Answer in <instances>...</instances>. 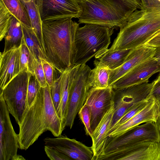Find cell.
Listing matches in <instances>:
<instances>
[{
	"mask_svg": "<svg viewBox=\"0 0 160 160\" xmlns=\"http://www.w3.org/2000/svg\"><path fill=\"white\" fill-rule=\"evenodd\" d=\"M18 126L19 148L22 150H27L47 131L55 137L62 135L66 126L57 114L48 84L41 88L32 103L27 107Z\"/></svg>",
	"mask_w": 160,
	"mask_h": 160,
	"instance_id": "obj_1",
	"label": "cell"
},
{
	"mask_svg": "<svg viewBox=\"0 0 160 160\" xmlns=\"http://www.w3.org/2000/svg\"><path fill=\"white\" fill-rule=\"evenodd\" d=\"M79 27L72 18L42 22L46 60L60 73L73 66L75 34Z\"/></svg>",
	"mask_w": 160,
	"mask_h": 160,
	"instance_id": "obj_2",
	"label": "cell"
},
{
	"mask_svg": "<svg viewBox=\"0 0 160 160\" xmlns=\"http://www.w3.org/2000/svg\"><path fill=\"white\" fill-rule=\"evenodd\" d=\"M120 29L108 51L133 49L145 45L160 32V6L136 10Z\"/></svg>",
	"mask_w": 160,
	"mask_h": 160,
	"instance_id": "obj_3",
	"label": "cell"
},
{
	"mask_svg": "<svg viewBox=\"0 0 160 160\" xmlns=\"http://www.w3.org/2000/svg\"><path fill=\"white\" fill-rule=\"evenodd\" d=\"M82 9L80 24L91 23L120 28L135 11L141 8L138 0H78Z\"/></svg>",
	"mask_w": 160,
	"mask_h": 160,
	"instance_id": "obj_4",
	"label": "cell"
},
{
	"mask_svg": "<svg viewBox=\"0 0 160 160\" xmlns=\"http://www.w3.org/2000/svg\"><path fill=\"white\" fill-rule=\"evenodd\" d=\"M114 29L91 23L79 27L75 34L72 66L86 64L93 57L101 58L108 51Z\"/></svg>",
	"mask_w": 160,
	"mask_h": 160,
	"instance_id": "obj_5",
	"label": "cell"
},
{
	"mask_svg": "<svg viewBox=\"0 0 160 160\" xmlns=\"http://www.w3.org/2000/svg\"><path fill=\"white\" fill-rule=\"evenodd\" d=\"M146 141L159 142V132L155 122H145L118 135L106 137L98 157L124 146Z\"/></svg>",
	"mask_w": 160,
	"mask_h": 160,
	"instance_id": "obj_6",
	"label": "cell"
},
{
	"mask_svg": "<svg viewBox=\"0 0 160 160\" xmlns=\"http://www.w3.org/2000/svg\"><path fill=\"white\" fill-rule=\"evenodd\" d=\"M29 73L24 71L15 77L0 92L9 113L18 125L27 107V90Z\"/></svg>",
	"mask_w": 160,
	"mask_h": 160,
	"instance_id": "obj_7",
	"label": "cell"
},
{
	"mask_svg": "<svg viewBox=\"0 0 160 160\" xmlns=\"http://www.w3.org/2000/svg\"><path fill=\"white\" fill-rule=\"evenodd\" d=\"M153 84V82H147L122 88L113 89L114 112L111 127L135 104L149 98Z\"/></svg>",
	"mask_w": 160,
	"mask_h": 160,
	"instance_id": "obj_8",
	"label": "cell"
},
{
	"mask_svg": "<svg viewBox=\"0 0 160 160\" xmlns=\"http://www.w3.org/2000/svg\"><path fill=\"white\" fill-rule=\"evenodd\" d=\"M18 134L12 125L9 113L2 94H0V160H25L17 154Z\"/></svg>",
	"mask_w": 160,
	"mask_h": 160,
	"instance_id": "obj_9",
	"label": "cell"
},
{
	"mask_svg": "<svg viewBox=\"0 0 160 160\" xmlns=\"http://www.w3.org/2000/svg\"><path fill=\"white\" fill-rule=\"evenodd\" d=\"M97 160H160V144L146 141L126 146L100 155Z\"/></svg>",
	"mask_w": 160,
	"mask_h": 160,
	"instance_id": "obj_10",
	"label": "cell"
},
{
	"mask_svg": "<svg viewBox=\"0 0 160 160\" xmlns=\"http://www.w3.org/2000/svg\"><path fill=\"white\" fill-rule=\"evenodd\" d=\"M91 69L86 64L80 65L72 83L69 93L65 125L71 129L76 117L83 106L90 90L88 79Z\"/></svg>",
	"mask_w": 160,
	"mask_h": 160,
	"instance_id": "obj_11",
	"label": "cell"
},
{
	"mask_svg": "<svg viewBox=\"0 0 160 160\" xmlns=\"http://www.w3.org/2000/svg\"><path fill=\"white\" fill-rule=\"evenodd\" d=\"M42 22L78 18L82 12L78 0H36Z\"/></svg>",
	"mask_w": 160,
	"mask_h": 160,
	"instance_id": "obj_12",
	"label": "cell"
},
{
	"mask_svg": "<svg viewBox=\"0 0 160 160\" xmlns=\"http://www.w3.org/2000/svg\"><path fill=\"white\" fill-rule=\"evenodd\" d=\"M113 90L110 87L89 90L84 104L90 109L92 132L113 103Z\"/></svg>",
	"mask_w": 160,
	"mask_h": 160,
	"instance_id": "obj_13",
	"label": "cell"
},
{
	"mask_svg": "<svg viewBox=\"0 0 160 160\" xmlns=\"http://www.w3.org/2000/svg\"><path fill=\"white\" fill-rule=\"evenodd\" d=\"M55 138L47 137L43 141L45 145L53 148L66 155L72 160H92L93 152L91 147H88L75 139L66 135Z\"/></svg>",
	"mask_w": 160,
	"mask_h": 160,
	"instance_id": "obj_14",
	"label": "cell"
},
{
	"mask_svg": "<svg viewBox=\"0 0 160 160\" xmlns=\"http://www.w3.org/2000/svg\"><path fill=\"white\" fill-rule=\"evenodd\" d=\"M158 72L160 73V63L153 57L134 67L110 87L120 89L149 82V79Z\"/></svg>",
	"mask_w": 160,
	"mask_h": 160,
	"instance_id": "obj_15",
	"label": "cell"
},
{
	"mask_svg": "<svg viewBox=\"0 0 160 160\" xmlns=\"http://www.w3.org/2000/svg\"><path fill=\"white\" fill-rule=\"evenodd\" d=\"M151 97L148 103L142 110L124 123L110 128L106 137L118 135L142 123L156 122L160 115V102Z\"/></svg>",
	"mask_w": 160,
	"mask_h": 160,
	"instance_id": "obj_16",
	"label": "cell"
},
{
	"mask_svg": "<svg viewBox=\"0 0 160 160\" xmlns=\"http://www.w3.org/2000/svg\"><path fill=\"white\" fill-rule=\"evenodd\" d=\"M155 49V47L146 45L132 49L122 65L115 69L110 70L109 86L134 67L153 57Z\"/></svg>",
	"mask_w": 160,
	"mask_h": 160,
	"instance_id": "obj_17",
	"label": "cell"
},
{
	"mask_svg": "<svg viewBox=\"0 0 160 160\" xmlns=\"http://www.w3.org/2000/svg\"><path fill=\"white\" fill-rule=\"evenodd\" d=\"M20 47L0 53V86L1 90L20 73Z\"/></svg>",
	"mask_w": 160,
	"mask_h": 160,
	"instance_id": "obj_18",
	"label": "cell"
},
{
	"mask_svg": "<svg viewBox=\"0 0 160 160\" xmlns=\"http://www.w3.org/2000/svg\"><path fill=\"white\" fill-rule=\"evenodd\" d=\"M114 112L113 102L92 132L91 137L92 141L91 147L93 153L92 160H96L98 156L103 141L111 128Z\"/></svg>",
	"mask_w": 160,
	"mask_h": 160,
	"instance_id": "obj_19",
	"label": "cell"
},
{
	"mask_svg": "<svg viewBox=\"0 0 160 160\" xmlns=\"http://www.w3.org/2000/svg\"><path fill=\"white\" fill-rule=\"evenodd\" d=\"M80 65L71 67L62 73L61 99L57 114L65 124L67 114L71 87L75 75Z\"/></svg>",
	"mask_w": 160,
	"mask_h": 160,
	"instance_id": "obj_20",
	"label": "cell"
},
{
	"mask_svg": "<svg viewBox=\"0 0 160 160\" xmlns=\"http://www.w3.org/2000/svg\"><path fill=\"white\" fill-rule=\"evenodd\" d=\"M95 67L90 70L88 77V86L92 88H103L110 86L108 80L110 69L97 59L94 61Z\"/></svg>",
	"mask_w": 160,
	"mask_h": 160,
	"instance_id": "obj_21",
	"label": "cell"
},
{
	"mask_svg": "<svg viewBox=\"0 0 160 160\" xmlns=\"http://www.w3.org/2000/svg\"><path fill=\"white\" fill-rule=\"evenodd\" d=\"M23 38L21 22L12 15L8 31L4 37L3 52L19 48Z\"/></svg>",
	"mask_w": 160,
	"mask_h": 160,
	"instance_id": "obj_22",
	"label": "cell"
},
{
	"mask_svg": "<svg viewBox=\"0 0 160 160\" xmlns=\"http://www.w3.org/2000/svg\"><path fill=\"white\" fill-rule=\"evenodd\" d=\"M30 19L32 28L35 32L44 53L41 21L36 0H20Z\"/></svg>",
	"mask_w": 160,
	"mask_h": 160,
	"instance_id": "obj_23",
	"label": "cell"
},
{
	"mask_svg": "<svg viewBox=\"0 0 160 160\" xmlns=\"http://www.w3.org/2000/svg\"><path fill=\"white\" fill-rule=\"evenodd\" d=\"M132 49H123L113 51H108L101 58L99 61L110 70L115 69L122 65Z\"/></svg>",
	"mask_w": 160,
	"mask_h": 160,
	"instance_id": "obj_24",
	"label": "cell"
},
{
	"mask_svg": "<svg viewBox=\"0 0 160 160\" xmlns=\"http://www.w3.org/2000/svg\"><path fill=\"white\" fill-rule=\"evenodd\" d=\"M23 38L29 50L35 59H46L45 56L39 41L32 28L22 23Z\"/></svg>",
	"mask_w": 160,
	"mask_h": 160,
	"instance_id": "obj_25",
	"label": "cell"
},
{
	"mask_svg": "<svg viewBox=\"0 0 160 160\" xmlns=\"http://www.w3.org/2000/svg\"><path fill=\"white\" fill-rule=\"evenodd\" d=\"M1 0L12 15L22 23L32 28L31 21L28 14L20 0Z\"/></svg>",
	"mask_w": 160,
	"mask_h": 160,
	"instance_id": "obj_26",
	"label": "cell"
},
{
	"mask_svg": "<svg viewBox=\"0 0 160 160\" xmlns=\"http://www.w3.org/2000/svg\"><path fill=\"white\" fill-rule=\"evenodd\" d=\"M20 48V73L27 71L34 74L35 59L28 48L23 38Z\"/></svg>",
	"mask_w": 160,
	"mask_h": 160,
	"instance_id": "obj_27",
	"label": "cell"
},
{
	"mask_svg": "<svg viewBox=\"0 0 160 160\" xmlns=\"http://www.w3.org/2000/svg\"><path fill=\"white\" fill-rule=\"evenodd\" d=\"M12 15L0 0V40L3 38L8 31Z\"/></svg>",
	"mask_w": 160,
	"mask_h": 160,
	"instance_id": "obj_28",
	"label": "cell"
},
{
	"mask_svg": "<svg viewBox=\"0 0 160 160\" xmlns=\"http://www.w3.org/2000/svg\"><path fill=\"white\" fill-rule=\"evenodd\" d=\"M41 87L35 75L29 73L27 90V107H29L32 103Z\"/></svg>",
	"mask_w": 160,
	"mask_h": 160,
	"instance_id": "obj_29",
	"label": "cell"
},
{
	"mask_svg": "<svg viewBox=\"0 0 160 160\" xmlns=\"http://www.w3.org/2000/svg\"><path fill=\"white\" fill-rule=\"evenodd\" d=\"M62 76V73H61L59 77L54 78L52 85L49 87L51 98L57 112L58 110L61 99Z\"/></svg>",
	"mask_w": 160,
	"mask_h": 160,
	"instance_id": "obj_30",
	"label": "cell"
},
{
	"mask_svg": "<svg viewBox=\"0 0 160 160\" xmlns=\"http://www.w3.org/2000/svg\"><path fill=\"white\" fill-rule=\"evenodd\" d=\"M151 98L150 97L149 98L146 99L135 104L113 127H116L124 123L142 110L148 103Z\"/></svg>",
	"mask_w": 160,
	"mask_h": 160,
	"instance_id": "obj_31",
	"label": "cell"
},
{
	"mask_svg": "<svg viewBox=\"0 0 160 160\" xmlns=\"http://www.w3.org/2000/svg\"><path fill=\"white\" fill-rule=\"evenodd\" d=\"M78 114L80 119L84 125L86 134L91 137L92 134V131L90 125V112L88 106L84 104L79 110Z\"/></svg>",
	"mask_w": 160,
	"mask_h": 160,
	"instance_id": "obj_32",
	"label": "cell"
},
{
	"mask_svg": "<svg viewBox=\"0 0 160 160\" xmlns=\"http://www.w3.org/2000/svg\"><path fill=\"white\" fill-rule=\"evenodd\" d=\"M41 60L47 84L50 87L54 82V72L55 69L52 65L45 59L42 58Z\"/></svg>",
	"mask_w": 160,
	"mask_h": 160,
	"instance_id": "obj_33",
	"label": "cell"
},
{
	"mask_svg": "<svg viewBox=\"0 0 160 160\" xmlns=\"http://www.w3.org/2000/svg\"><path fill=\"white\" fill-rule=\"evenodd\" d=\"M34 74L42 88L47 86V83L46 80L41 59L39 60L35 59L34 67Z\"/></svg>",
	"mask_w": 160,
	"mask_h": 160,
	"instance_id": "obj_34",
	"label": "cell"
},
{
	"mask_svg": "<svg viewBox=\"0 0 160 160\" xmlns=\"http://www.w3.org/2000/svg\"><path fill=\"white\" fill-rule=\"evenodd\" d=\"M44 151L47 156L51 160H72L63 153L48 146H45Z\"/></svg>",
	"mask_w": 160,
	"mask_h": 160,
	"instance_id": "obj_35",
	"label": "cell"
},
{
	"mask_svg": "<svg viewBox=\"0 0 160 160\" xmlns=\"http://www.w3.org/2000/svg\"><path fill=\"white\" fill-rule=\"evenodd\" d=\"M150 96L160 102V73L157 79L153 81Z\"/></svg>",
	"mask_w": 160,
	"mask_h": 160,
	"instance_id": "obj_36",
	"label": "cell"
},
{
	"mask_svg": "<svg viewBox=\"0 0 160 160\" xmlns=\"http://www.w3.org/2000/svg\"><path fill=\"white\" fill-rule=\"evenodd\" d=\"M140 9H146L160 6V0H141Z\"/></svg>",
	"mask_w": 160,
	"mask_h": 160,
	"instance_id": "obj_37",
	"label": "cell"
},
{
	"mask_svg": "<svg viewBox=\"0 0 160 160\" xmlns=\"http://www.w3.org/2000/svg\"><path fill=\"white\" fill-rule=\"evenodd\" d=\"M145 45L154 47L160 46V32L152 37L147 42Z\"/></svg>",
	"mask_w": 160,
	"mask_h": 160,
	"instance_id": "obj_38",
	"label": "cell"
},
{
	"mask_svg": "<svg viewBox=\"0 0 160 160\" xmlns=\"http://www.w3.org/2000/svg\"><path fill=\"white\" fill-rule=\"evenodd\" d=\"M153 57L156 61L160 63V46L155 47Z\"/></svg>",
	"mask_w": 160,
	"mask_h": 160,
	"instance_id": "obj_39",
	"label": "cell"
},
{
	"mask_svg": "<svg viewBox=\"0 0 160 160\" xmlns=\"http://www.w3.org/2000/svg\"><path fill=\"white\" fill-rule=\"evenodd\" d=\"M157 125V126L158 127V128L159 129V134H160V141H159V143L160 144V115L159 116L157 121L156 122H155Z\"/></svg>",
	"mask_w": 160,
	"mask_h": 160,
	"instance_id": "obj_40",
	"label": "cell"
}]
</instances>
